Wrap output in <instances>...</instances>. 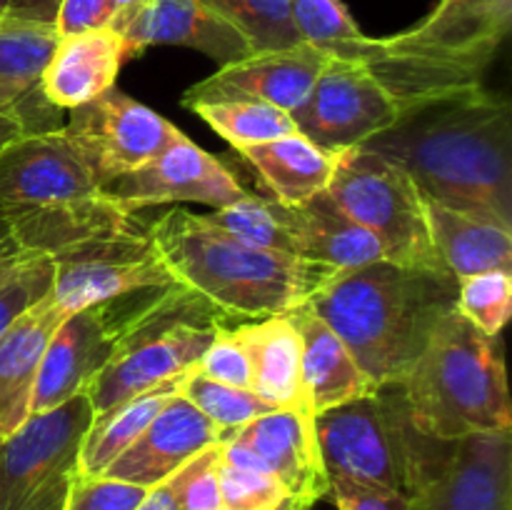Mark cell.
Here are the masks:
<instances>
[{
  "label": "cell",
  "instance_id": "38",
  "mask_svg": "<svg viewBox=\"0 0 512 510\" xmlns=\"http://www.w3.org/2000/svg\"><path fill=\"white\" fill-rule=\"evenodd\" d=\"M218 455L220 443L210 445L165 480L173 490L178 510H220Z\"/></svg>",
  "mask_w": 512,
  "mask_h": 510
},
{
  "label": "cell",
  "instance_id": "40",
  "mask_svg": "<svg viewBox=\"0 0 512 510\" xmlns=\"http://www.w3.org/2000/svg\"><path fill=\"white\" fill-rule=\"evenodd\" d=\"M198 373L205 378H213L218 383L233 385V388L253 390V373H250V360L243 343L235 335V328H220L215 333L213 343L205 348L203 358L195 365Z\"/></svg>",
  "mask_w": 512,
  "mask_h": 510
},
{
  "label": "cell",
  "instance_id": "37",
  "mask_svg": "<svg viewBox=\"0 0 512 510\" xmlns=\"http://www.w3.org/2000/svg\"><path fill=\"white\" fill-rule=\"evenodd\" d=\"M53 260L40 253H25L0 270V335L35 303L53 290Z\"/></svg>",
  "mask_w": 512,
  "mask_h": 510
},
{
  "label": "cell",
  "instance_id": "43",
  "mask_svg": "<svg viewBox=\"0 0 512 510\" xmlns=\"http://www.w3.org/2000/svg\"><path fill=\"white\" fill-rule=\"evenodd\" d=\"M38 100H45L43 93H40V85L23 88V85L0 83V115H20L30 130H38L33 123V115H30Z\"/></svg>",
  "mask_w": 512,
  "mask_h": 510
},
{
  "label": "cell",
  "instance_id": "45",
  "mask_svg": "<svg viewBox=\"0 0 512 510\" xmlns=\"http://www.w3.org/2000/svg\"><path fill=\"white\" fill-rule=\"evenodd\" d=\"M135 510H178V503H175L170 485L160 483V485H155V488L148 490L145 500Z\"/></svg>",
  "mask_w": 512,
  "mask_h": 510
},
{
  "label": "cell",
  "instance_id": "23",
  "mask_svg": "<svg viewBox=\"0 0 512 510\" xmlns=\"http://www.w3.org/2000/svg\"><path fill=\"white\" fill-rule=\"evenodd\" d=\"M65 318L68 313L53 295H45L0 335V438H8L30 418L40 363Z\"/></svg>",
  "mask_w": 512,
  "mask_h": 510
},
{
  "label": "cell",
  "instance_id": "10",
  "mask_svg": "<svg viewBox=\"0 0 512 510\" xmlns=\"http://www.w3.org/2000/svg\"><path fill=\"white\" fill-rule=\"evenodd\" d=\"M408 510H512V433L438 440L420 433Z\"/></svg>",
  "mask_w": 512,
  "mask_h": 510
},
{
  "label": "cell",
  "instance_id": "25",
  "mask_svg": "<svg viewBox=\"0 0 512 510\" xmlns=\"http://www.w3.org/2000/svg\"><path fill=\"white\" fill-rule=\"evenodd\" d=\"M288 315L300 335L303 383L315 415L378 390V385L355 363L348 345L318 313L308 305H300Z\"/></svg>",
  "mask_w": 512,
  "mask_h": 510
},
{
  "label": "cell",
  "instance_id": "32",
  "mask_svg": "<svg viewBox=\"0 0 512 510\" xmlns=\"http://www.w3.org/2000/svg\"><path fill=\"white\" fill-rule=\"evenodd\" d=\"M55 25L0 13V83L35 88L58 43Z\"/></svg>",
  "mask_w": 512,
  "mask_h": 510
},
{
  "label": "cell",
  "instance_id": "44",
  "mask_svg": "<svg viewBox=\"0 0 512 510\" xmlns=\"http://www.w3.org/2000/svg\"><path fill=\"white\" fill-rule=\"evenodd\" d=\"M60 0H8L5 13L15 15V18L33 20V23H55V13H58Z\"/></svg>",
  "mask_w": 512,
  "mask_h": 510
},
{
  "label": "cell",
  "instance_id": "39",
  "mask_svg": "<svg viewBox=\"0 0 512 510\" xmlns=\"http://www.w3.org/2000/svg\"><path fill=\"white\" fill-rule=\"evenodd\" d=\"M148 495L143 485L125 483L110 475L75 473L63 510H135Z\"/></svg>",
  "mask_w": 512,
  "mask_h": 510
},
{
  "label": "cell",
  "instance_id": "3",
  "mask_svg": "<svg viewBox=\"0 0 512 510\" xmlns=\"http://www.w3.org/2000/svg\"><path fill=\"white\" fill-rule=\"evenodd\" d=\"M160 260L178 283L230 320H260L300 308L338 273L325 265L255 248L210 223L173 208L148 225Z\"/></svg>",
  "mask_w": 512,
  "mask_h": 510
},
{
  "label": "cell",
  "instance_id": "48",
  "mask_svg": "<svg viewBox=\"0 0 512 510\" xmlns=\"http://www.w3.org/2000/svg\"><path fill=\"white\" fill-rule=\"evenodd\" d=\"M5 8H8V0H0V13H5Z\"/></svg>",
  "mask_w": 512,
  "mask_h": 510
},
{
  "label": "cell",
  "instance_id": "33",
  "mask_svg": "<svg viewBox=\"0 0 512 510\" xmlns=\"http://www.w3.org/2000/svg\"><path fill=\"white\" fill-rule=\"evenodd\" d=\"M180 395L195 405L210 423L218 425L225 433V440L243 428L250 420L260 415L273 413V405L265 403L260 395L248 388H233V385L218 383L213 378H205L198 370H190L180 383Z\"/></svg>",
  "mask_w": 512,
  "mask_h": 510
},
{
  "label": "cell",
  "instance_id": "6",
  "mask_svg": "<svg viewBox=\"0 0 512 510\" xmlns=\"http://www.w3.org/2000/svg\"><path fill=\"white\" fill-rule=\"evenodd\" d=\"M225 325L228 318L183 283L163 285L128 330L115 358L85 390L93 413L185 378Z\"/></svg>",
  "mask_w": 512,
  "mask_h": 510
},
{
  "label": "cell",
  "instance_id": "20",
  "mask_svg": "<svg viewBox=\"0 0 512 510\" xmlns=\"http://www.w3.org/2000/svg\"><path fill=\"white\" fill-rule=\"evenodd\" d=\"M218 443H225L223 430L178 393L160 408L133 445L105 468L103 475L150 490L165 483L175 470L205 448Z\"/></svg>",
  "mask_w": 512,
  "mask_h": 510
},
{
  "label": "cell",
  "instance_id": "2",
  "mask_svg": "<svg viewBox=\"0 0 512 510\" xmlns=\"http://www.w3.org/2000/svg\"><path fill=\"white\" fill-rule=\"evenodd\" d=\"M455 303L458 280L450 273L375 260L333 273L305 305L340 335L380 388L403 383Z\"/></svg>",
  "mask_w": 512,
  "mask_h": 510
},
{
  "label": "cell",
  "instance_id": "8",
  "mask_svg": "<svg viewBox=\"0 0 512 510\" xmlns=\"http://www.w3.org/2000/svg\"><path fill=\"white\" fill-rule=\"evenodd\" d=\"M325 193L378 238L385 260L405 268L450 273L433 243L423 193L388 158L368 148L338 153Z\"/></svg>",
  "mask_w": 512,
  "mask_h": 510
},
{
  "label": "cell",
  "instance_id": "28",
  "mask_svg": "<svg viewBox=\"0 0 512 510\" xmlns=\"http://www.w3.org/2000/svg\"><path fill=\"white\" fill-rule=\"evenodd\" d=\"M180 383H183V378L155 385L145 393L113 405L105 413L93 415L83 435V443H80L78 473L103 475L105 468L148 428V423L160 413V408L173 395L180 393Z\"/></svg>",
  "mask_w": 512,
  "mask_h": 510
},
{
  "label": "cell",
  "instance_id": "47",
  "mask_svg": "<svg viewBox=\"0 0 512 510\" xmlns=\"http://www.w3.org/2000/svg\"><path fill=\"white\" fill-rule=\"evenodd\" d=\"M25 130L30 128L20 115H0V148H3L10 138L25 133Z\"/></svg>",
  "mask_w": 512,
  "mask_h": 510
},
{
  "label": "cell",
  "instance_id": "4",
  "mask_svg": "<svg viewBox=\"0 0 512 510\" xmlns=\"http://www.w3.org/2000/svg\"><path fill=\"white\" fill-rule=\"evenodd\" d=\"M510 25L512 0H440L410 30L375 38L363 65L405 113L443 95L483 88Z\"/></svg>",
  "mask_w": 512,
  "mask_h": 510
},
{
  "label": "cell",
  "instance_id": "36",
  "mask_svg": "<svg viewBox=\"0 0 512 510\" xmlns=\"http://www.w3.org/2000/svg\"><path fill=\"white\" fill-rule=\"evenodd\" d=\"M458 313L480 333L498 338L512 308V270H485L458 280Z\"/></svg>",
  "mask_w": 512,
  "mask_h": 510
},
{
  "label": "cell",
  "instance_id": "17",
  "mask_svg": "<svg viewBox=\"0 0 512 510\" xmlns=\"http://www.w3.org/2000/svg\"><path fill=\"white\" fill-rule=\"evenodd\" d=\"M328 55L300 43L283 50H258L235 63L220 65L218 73L185 90L183 105L193 108L213 100H258L290 115L308 100Z\"/></svg>",
  "mask_w": 512,
  "mask_h": 510
},
{
  "label": "cell",
  "instance_id": "15",
  "mask_svg": "<svg viewBox=\"0 0 512 510\" xmlns=\"http://www.w3.org/2000/svg\"><path fill=\"white\" fill-rule=\"evenodd\" d=\"M63 130L88 160L100 185L143 168L183 133L118 88L70 110Z\"/></svg>",
  "mask_w": 512,
  "mask_h": 510
},
{
  "label": "cell",
  "instance_id": "19",
  "mask_svg": "<svg viewBox=\"0 0 512 510\" xmlns=\"http://www.w3.org/2000/svg\"><path fill=\"white\" fill-rule=\"evenodd\" d=\"M225 443L235 445L288 490L295 508H310L328 498L330 480L315 438V418L293 410H273L235 430Z\"/></svg>",
  "mask_w": 512,
  "mask_h": 510
},
{
  "label": "cell",
  "instance_id": "11",
  "mask_svg": "<svg viewBox=\"0 0 512 510\" xmlns=\"http://www.w3.org/2000/svg\"><path fill=\"white\" fill-rule=\"evenodd\" d=\"M160 288L163 285H150L70 313L43 355L30 415L53 410L85 393L95 375L115 358L128 330Z\"/></svg>",
  "mask_w": 512,
  "mask_h": 510
},
{
  "label": "cell",
  "instance_id": "35",
  "mask_svg": "<svg viewBox=\"0 0 512 510\" xmlns=\"http://www.w3.org/2000/svg\"><path fill=\"white\" fill-rule=\"evenodd\" d=\"M205 218L218 225L220 230H225V233L243 240V243L290 255V240L285 235L283 225H280L278 203L273 198L243 195L233 205L205 213Z\"/></svg>",
  "mask_w": 512,
  "mask_h": 510
},
{
  "label": "cell",
  "instance_id": "31",
  "mask_svg": "<svg viewBox=\"0 0 512 510\" xmlns=\"http://www.w3.org/2000/svg\"><path fill=\"white\" fill-rule=\"evenodd\" d=\"M190 110L235 150L298 133V125L288 110L258 100H213L193 105Z\"/></svg>",
  "mask_w": 512,
  "mask_h": 510
},
{
  "label": "cell",
  "instance_id": "9",
  "mask_svg": "<svg viewBox=\"0 0 512 510\" xmlns=\"http://www.w3.org/2000/svg\"><path fill=\"white\" fill-rule=\"evenodd\" d=\"M93 415L88 393H80L0 438V510L65 508Z\"/></svg>",
  "mask_w": 512,
  "mask_h": 510
},
{
  "label": "cell",
  "instance_id": "46",
  "mask_svg": "<svg viewBox=\"0 0 512 510\" xmlns=\"http://www.w3.org/2000/svg\"><path fill=\"white\" fill-rule=\"evenodd\" d=\"M30 253V250H23L18 243H15L13 233H10L8 223L0 218V270H5L8 265H13L20 255Z\"/></svg>",
  "mask_w": 512,
  "mask_h": 510
},
{
  "label": "cell",
  "instance_id": "22",
  "mask_svg": "<svg viewBox=\"0 0 512 510\" xmlns=\"http://www.w3.org/2000/svg\"><path fill=\"white\" fill-rule=\"evenodd\" d=\"M125 60V40L113 28L60 35L40 75V93L53 108L73 110L115 88Z\"/></svg>",
  "mask_w": 512,
  "mask_h": 510
},
{
  "label": "cell",
  "instance_id": "41",
  "mask_svg": "<svg viewBox=\"0 0 512 510\" xmlns=\"http://www.w3.org/2000/svg\"><path fill=\"white\" fill-rule=\"evenodd\" d=\"M123 8L125 0H60L53 25L58 35L113 28Z\"/></svg>",
  "mask_w": 512,
  "mask_h": 510
},
{
  "label": "cell",
  "instance_id": "24",
  "mask_svg": "<svg viewBox=\"0 0 512 510\" xmlns=\"http://www.w3.org/2000/svg\"><path fill=\"white\" fill-rule=\"evenodd\" d=\"M235 335L243 343L253 373V393L275 410H293L315 418L300 365V335L288 313L268 315L238 325Z\"/></svg>",
  "mask_w": 512,
  "mask_h": 510
},
{
  "label": "cell",
  "instance_id": "16",
  "mask_svg": "<svg viewBox=\"0 0 512 510\" xmlns=\"http://www.w3.org/2000/svg\"><path fill=\"white\" fill-rule=\"evenodd\" d=\"M103 195L135 215L165 203H198L215 210L233 205L248 193L215 155L180 133L143 168L103 183Z\"/></svg>",
  "mask_w": 512,
  "mask_h": 510
},
{
  "label": "cell",
  "instance_id": "12",
  "mask_svg": "<svg viewBox=\"0 0 512 510\" xmlns=\"http://www.w3.org/2000/svg\"><path fill=\"white\" fill-rule=\"evenodd\" d=\"M50 260L55 270L50 295L68 315L150 285L178 283L160 260L148 228H140L135 218L75 240Z\"/></svg>",
  "mask_w": 512,
  "mask_h": 510
},
{
  "label": "cell",
  "instance_id": "30",
  "mask_svg": "<svg viewBox=\"0 0 512 510\" xmlns=\"http://www.w3.org/2000/svg\"><path fill=\"white\" fill-rule=\"evenodd\" d=\"M220 510H293L285 485L255 463L248 453L220 443L218 455Z\"/></svg>",
  "mask_w": 512,
  "mask_h": 510
},
{
  "label": "cell",
  "instance_id": "7",
  "mask_svg": "<svg viewBox=\"0 0 512 510\" xmlns=\"http://www.w3.org/2000/svg\"><path fill=\"white\" fill-rule=\"evenodd\" d=\"M420 428L400 383L315 415V438L330 483L408 495Z\"/></svg>",
  "mask_w": 512,
  "mask_h": 510
},
{
  "label": "cell",
  "instance_id": "18",
  "mask_svg": "<svg viewBox=\"0 0 512 510\" xmlns=\"http://www.w3.org/2000/svg\"><path fill=\"white\" fill-rule=\"evenodd\" d=\"M113 30L123 35L128 60L150 45L193 48L218 65L235 63L253 53L240 30L208 0H143L138 8L120 15Z\"/></svg>",
  "mask_w": 512,
  "mask_h": 510
},
{
  "label": "cell",
  "instance_id": "26",
  "mask_svg": "<svg viewBox=\"0 0 512 510\" xmlns=\"http://www.w3.org/2000/svg\"><path fill=\"white\" fill-rule=\"evenodd\" d=\"M425 210H428L435 248L455 280L485 270H512L510 228L495 220L448 208L435 200H425Z\"/></svg>",
  "mask_w": 512,
  "mask_h": 510
},
{
  "label": "cell",
  "instance_id": "34",
  "mask_svg": "<svg viewBox=\"0 0 512 510\" xmlns=\"http://www.w3.org/2000/svg\"><path fill=\"white\" fill-rule=\"evenodd\" d=\"M233 28L258 50H283L300 45L290 18V0H208Z\"/></svg>",
  "mask_w": 512,
  "mask_h": 510
},
{
  "label": "cell",
  "instance_id": "1",
  "mask_svg": "<svg viewBox=\"0 0 512 510\" xmlns=\"http://www.w3.org/2000/svg\"><path fill=\"white\" fill-rule=\"evenodd\" d=\"M360 148L403 168L425 200L512 230V110L485 85L405 110Z\"/></svg>",
  "mask_w": 512,
  "mask_h": 510
},
{
  "label": "cell",
  "instance_id": "27",
  "mask_svg": "<svg viewBox=\"0 0 512 510\" xmlns=\"http://www.w3.org/2000/svg\"><path fill=\"white\" fill-rule=\"evenodd\" d=\"M238 153L253 165L270 198L283 205H300L328 190L338 160V153L318 148L300 133L245 145Z\"/></svg>",
  "mask_w": 512,
  "mask_h": 510
},
{
  "label": "cell",
  "instance_id": "49",
  "mask_svg": "<svg viewBox=\"0 0 512 510\" xmlns=\"http://www.w3.org/2000/svg\"><path fill=\"white\" fill-rule=\"evenodd\" d=\"M293 510H308V508H293Z\"/></svg>",
  "mask_w": 512,
  "mask_h": 510
},
{
  "label": "cell",
  "instance_id": "14",
  "mask_svg": "<svg viewBox=\"0 0 512 510\" xmlns=\"http://www.w3.org/2000/svg\"><path fill=\"white\" fill-rule=\"evenodd\" d=\"M400 115L398 100L363 63L330 58L293 120L310 143L328 153H345L388 130Z\"/></svg>",
  "mask_w": 512,
  "mask_h": 510
},
{
  "label": "cell",
  "instance_id": "21",
  "mask_svg": "<svg viewBox=\"0 0 512 510\" xmlns=\"http://www.w3.org/2000/svg\"><path fill=\"white\" fill-rule=\"evenodd\" d=\"M278 218L295 258L333 270H353L385 260L378 238L355 223L325 190L300 205L278 203Z\"/></svg>",
  "mask_w": 512,
  "mask_h": 510
},
{
  "label": "cell",
  "instance_id": "42",
  "mask_svg": "<svg viewBox=\"0 0 512 510\" xmlns=\"http://www.w3.org/2000/svg\"><path fill=\"white\" fill-rule=\"evenodd\" d=\"M328 498L338 510H408L403 493H378L350 483H330Z\"/></svg>",
  "mask_w": 512,
  "mask_h": 510
},
{
  "label": "cell",
  "instance_id": "29",
  "mask_svg": "<svg viewBox=\"0 0 512 510\" xmlns=\"http://www.w3.org/2000/svg\"><path fill=\"white\" fill-rule=\"evenodd\" d=\"M300 43L343 63H365L373 40L360 30L340 0H290Z\"/></svg>",
  "mask_w": 512,
  "mask_h": 510
},
{
  "label": "cell",
  "instance_id": "13",
  "mask_svg": "<svg viewBox=\"0 0 512 510\" xmlns=\"http://www.w3.org/2000/svg\"><path fill=\"white\" fill-rule=\"evenodd\" d=\"M100 198L98 175L63 128L25 130L0 148V218L58 213Z\"/></svg>",
  "mask_w": 512,
  "mask_h": 510
},
{
  "label": "cell",
  "instance_id": "5",
  "mask_svg": "<svg viewBox=\"0 0 512 510\" xmlns=\"http://www.w3.org/2000/svg\"><path fill=\"white\" fill-rule=\"evenodd\" d=\"M400 390L413 423L430 438L458 440L512 425L498 338L480 333L458 308L445 315Z\"/></svg>",
  "mask_w": 512,
  "mask_h": 510
}]
</instances>
